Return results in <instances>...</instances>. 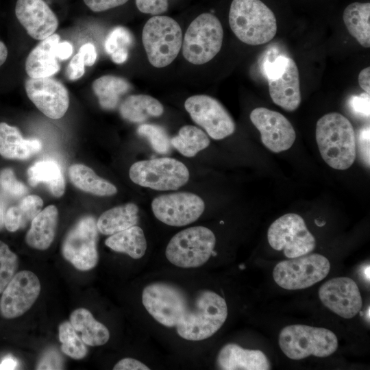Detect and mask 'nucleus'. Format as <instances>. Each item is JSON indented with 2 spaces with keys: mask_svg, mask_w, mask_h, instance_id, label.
Returning a JSON list of instances; mask_svg holds the SVG:
<instances>
[{
  "mask_svg": "<svg viewBox=\"0 0 370 370\" xmlns=\"http://www.w3.org/2000/svg\"><path fill=\"white\" fill-rule=\"evenodd\" d=\"M142 303L157 322L167 328L175 327L177 334L188 341L210 338L227 317L226 301L215 292L199 291L190 301L182 290L166 282L146 286Z\"/></svg>",
  "mask_w": 370,
  "mask_h": 370,
  "instance_id": "1",
  "label": "nucleus"
},
{
  "mask_svg": "<svg viewBox=\"0 0 370 370\" xmlns=\"http://www.w3.org/2000/svg\"><path fill=\"white\" fill-rule=\"evenodd\" d=\"M316 140L321 156L332 168L349 169L356 156V139L351 122L343 114L330 112L316 125Z\"/></svg>",
  "mask_w": 370,
  "mask_h": 370,
  "instance_id": "2",
  "label": "nucleus"
},
{
  "mask_svg": "<svg viewBox=\"0 0 370 370\" xmlns=\"http://www.w3.org/2000/svg\"><path fill=\"white\" fill-rule=\"evenodd\" d=\"M229 24L234 35L249 45L265 44L277 32L274 13L260 0H233Z\"/></svg>",
  "mask_w": 370,
  "mask_h": 370,
  "instance_id": "3",
  "label": "nucleus"
},
{
  "mask_svg": "<svg viewBox=\"0 0 370 370\" xmlns=\"http://www.w3.org/2000/svg\"><path fill=\"white\" fill-rule=\"evenodd\" d=\"M278 343L288 358L297 360L310 356H329L338 345L336 336L331 330L301 324L284 328L279 334Z\"/></svg>",
  "mask_w": 370,
  "mask_h": 370,
  "instance_id": "4",
  "label": "nucleus"
},
{
  "mask_svg": "<svg viewBox=\"0 0 370 370\" xmlns=\"http://www.w3.org/2000/svg\"><path fill=\"white\" fill-rule=\"evenodd\" d=\"M182 40L180 25L167 16H153L143 29L142 40L148 60L156 68L165 67L176 58Z\"/></svg>",
  "mask_w": 370,
  "mask_h": 370,
  "instance_id": "5",
  "label": "nucleus"
},
{
  "mask_svg": "<svg viewBox=\"0 0 370 370\" xmlns=\"http://www.w3.org/2000/svg\"><path fill=\"white\" fill-rule=\"evenodd\" d=\"M223 29L211 13H202L189 25L182 40V54L190 63L199 65L210 61L221 50Z\"/></svg>",
  "mask_w": 370,
  "mask_h": 370,
  "instance_id": "6",
  "label": "nucleus"
},
{
  "mask_svg": "<svg viewBox=\"0 0 370 370\" xmlns=\"http://www.w3.org/2000/svg\"><path fill=\"white\" fill-rule=\"evenodd\" d=\"M216 238L209 228L194 226L175 234L165 251L167 260L181 268H196L204 264L212 256Z\"/></svg>",
  "mask_w": 370,
  "mask_h": 370,
  "instance_id": "7",
  "label": "nucleus"
},
{
  "mask_svg": "<svg viewBox=\"0 0 370 370\" xmlns=\"http://www.w3.org/2000/svg\"><path fill=\"white\" fill-rule=\"evenodd\" d=\"M129 175L139 186L156 190H173L186 184L190 173L182 162L160 158L134 162L130 168Z\"/></svg>",
  "mask_w": 370,
  "mask_h": 370,
  "instance_id": "8",
  "label": "nucleus"
},
{
  "mask_svg": "<svg viewBox=\"0 0 370 370\" xmlns=\"http://www.w3.org/2000/svg\"><path fill=\"white\" fill-rule=\"evenodd\" d=\"M262 70L272 101L286 111L296 110L301 97L299 70L293 59L280 55L272 61L266 60Z\"/></svg>",
  "mask_w": 370,
  "mask_h": 370,
  "instance_id": "9",
  "label": "nucleus"
},
{
  "mask_svg": "<svg viewBox=\"0 0 370 370\" xmlns=\"http://www.w3.org/2000/svg\"><path fill=\"white\" fill-rule=\"evenodd\" d=\"M330 269L327 258L319 254H308L280 262L273 269V277L282 288L299 290L323 280Z\"/></svg>",
  "mask_w": 370,
  "mask_h": 370,
  "instance_id": "10",
  "label": "nucleus"
},
{
  "mask_svg": "<svg viewBox=\"0 0 370 370\" xmlns=\"http://www.w3.org/2000/svg\"><path fill=\"white\" fill-rule=\"evenodd\" d=\"M267 238L273 249L283 251L288 258L306 255L316 245L304 220L295 213H288L276 219L268 230Z\"/></svg>",
  "mask_w": 370,
  "mask_h": 370,
  "instance_id": "11",
  "label": "nucleus"
},
{
  "mask_svg": "<svg viewBox=\"0 0 370 370\" xmlns=\"http://www.w3.org/2000/svg\"><path fill=\"white\" fill-rule=\"evenodd\" d=\"M98 229L92 216L81 218L66 235L62 245L64 258L77 269L88 271L96 267Z\"/></svg>",
  "mask_w": 370,
  "mask_h": 370,
  "instance_id": "12",
  "label": "nucleus"
},
{
  "mask_svg": "<svg viewBox=\"0 0 370 370\" xmlns=\"http://www.w3.org/2000/svg\"><path fill=\"white\" fill-rule=\"evenodd\" d=\"M184 108L193 121L214 140L223 139L235 132L234 119L214 97L206 95L191 96L185 101Z\"/></svg>",
  "mask_w": 370,
  "mask_h": 370,
  "instance_id": "13",
  "label": "nucleus"
},
{
  "mask_svg": "<svg viewBox=\"0 0 370 370\" xmlns=\"http://www.w3.org/2000/svg\"><path fill=\"white\" fill-rule=\"evenodd\" d=\"M204 209V200L190 192L162 195L151 201V210L156 218L170 226L190 224L200 217Z\"/></svg>",
  "mask_w": 370,
  "mask_h": 370,
  "instance_id": "14",
  "label": "nucleus"
},
{
  "mask_svg": "<svg viewBox=\"0 0 370 370\" xmlns=\"http://www.w3.org/2000/svg\"><path fill=\"white\" fill-rule=\"evenodd\" d=\"M40 292L38 277L29 271L14 275L0 299V312L6 319L21 316L34 304Z\"/></svg>",
  "mask_w": 370,
  "mask_h": 370,
  "instance_id": "15",
  "label": "nucleus"
},
{
  "mask_svg": "<svg viewBox=\"0 0 370 370\" xmlns=\"http://www.w3.org/2000/svg\"><path fill=\"white\" fill-rule=\"evenodd\" d=\"M250 120L260 133L264 145L274 153L286 151L293 145L295 131L281 113L260 107L254 109Z\"/></svg>",
  "mask_w": 370,
  "mask_h": 370,
  "instance_id": "16",
  "label": "nucleus"
},
{
  "mask_svg": "<svg viewBox=\"0 0 370 370\" xmlns=\"http://www.w3.org/2000/svg\"><path fill=\"white\" fill-rule=\"evenodd\" d=\"M25 88L28 98L36 107L52 119L62 118L69 106L66 88L56 79L31 78L25 81Z\"/></svg>",
  "mask_w": 370,
  "mask_h": 370,
  "instance_id": "17",
  "label": "nucleus"
},
{
  "mask_svg": "<svg viewBox=\"0 0 370 370\" xmlns=\"http://www.w3.org/2000/svg\"><path fill=\"white\" fill-rule=\"evenodd\" d=\"M323 304L345 319L353 318L362 306L360 292L351 278L338 277L325 282L319 290Z\"/></svg>",
  "mask_w": 370,
  "mask_h": 370,
  "instance_id": "18",
  "label": "nucleus"
},
{
  "mask_svg": "<svg viewBox=\"0 0 370 370\" xmlns=\"http://www.w3.org/2000/svg\"><path fill=\"white\" fill-rule=\"evenodd\" d=\"M15 15L33 38L42 40L53 34L58 27V20L44 0H17Z\"/></svg>",
  "mask_w": 370,
  "mask_h": 370,
  "instance_id": "19",
  "label": "nucleus"
},
{
  "mask_svg": "<svg viewBox=\"0 0 370 370\" xmlns=\"http://www.w3.org/2000/svg\"><path fill=\"white\" fill-rule=\"evenodd\" d=\"M217 366L222 370H269L271 364L260 350L244 349L236 343L225 345L217 358Z\"/></svg>",
  "mask_w": 370,
  "mask_h": 370,
  "instance_id": "20",
  "label": "nucleus"
},
{
  "mask_svg": "<svg viewBox=\"0 0 370 370\" xmlns=\"http://www.w3.org/2000/svg\"><path fill=\"white\" fill-rule=\"evenodd\" d=\"M59 42L60 36L53 34L42 40L29 53L25 71L29 77H49L60 71V66L54 53V47Z\"/></svg>",
  "mask_w": 370,
  "mask_h": 370,
  "instance_id": "21",
  "label": "nucleus"
},
{
  "mask_svg": "<svg viewBox=\"0 0 370 370\" xmlns=\"http://www.w3.org/2000/svg\"><path fill=\"white\" fill-rule=\"evenodd\" d=\"M42 149L36 138H23L19 129L0 123V155L7 159L26 160Z\"/></svg>",
  "mask_w": 370,
  "mask_h": 370,
  "instance_id": "22",
  "label": "nucleus"
},
{
  "mask_svg": "<svg viewBox=\"0 0 370 370\" xmlns=\"http://www.w3.org/2000/svg\"><path fill=\"white\" fill-rule=\"evenodd\" d=\"M58 220V210L54 205L40 211L32 221L25 236L27 244L38 250L49 248L55 238Z\"/></svg>",
  "mask_w": 370,
  "mask_h": 370,
  "instance_id": "23",
  "label": "nucleus"
},
{
  "mask_svg": "<svg viewBox=\"0 0 370 370\" xmlns=\"http://www.w3.org/2000/svg\"><path fill=\"white\" fill-rule=\"evenodd\" d=\"M28 182L32 186L44 183L51 193L60 197L65 190V180L60 165L53 160L35 162L27 170Z\"/></svg>",
  "mask_w": 370,
  "mask_h": 370,
  "instance_id": "24",
  "label": "nucleus"
},
{
  "mask_svg": "<svg viewBox=\"0 0 370 370\" xmlns=\"http://www.w3.org/2000/svg\"><path fill=\"white\" fill-rule=\"evenodd\" d=\"M138 222V207L134 203H127L103 212L97 226L101 234L112 235L136 225Z\"/></svg>",
  "mask_w": 370,
  "mask_h": 370,
  "instance_id": "25",
  "label": "nucleus"
},
{
  "mask_svg": "<svg viewBox=\"0 0 370 370\" xmlns=\"http://www.w3.org/2000/svg\"><path fill=\"white\" fill-rule=\"evenodd\" d=\"M119 111L124 119L132 123H142L150 117L161 116L164 108L154 97L139 94L126 97L121 103Z\"/></svg>",
  "mask_w": 370,
  "mask_h": 370,
  "instance_id": "26",
  "label": "nucleus"
},
{
  "mask_svg": "<svg viewBox=\"0 0 370 370\" xmlns=\"http://www.w3.org/2000/svg\"><path fill=\"white\" fill-rule=\"evenodd\" d=\"M70 322L77 332L82 334L83 342L90 346L106 344L110 338L108 329L97 321L87 309L79 308L70 315Z\"/></svg>",
  "mask_w": 370,
  "mask_h": 370,
  "instance_id": "27",
  "label": "nucleus"
},
{
  "mask_svg": "<svg viewBox=\"0 0 370 370\" xmlns=\"http://www.w3.org/2000/svg\"><path fill=\"white\" fill-rule=\"evenodd\" d=\"M349 33L365 48L370 47V3L354 2L348 5L343 14Z\"/></svg>",
  "mask_w": 370,
  "mask_h": 370,
  "instance_id": "28",
  "label": "nucleus"
},
{
  "mask_svg": "<svg viewBox=\"0 0 370 370\" xmlns=\"http://www.w3.org/2000/svg\"><path fill=\"white\" fill-rule=\"evenodd\" d=\"M69 177L76 188L95 195L111 196L117 193L114 184L98 176L92 169L84 164L71 165L69 169Z\"/></svg>",
  "mask_w": 370,
  "mask_h": 370,
  "instance_id": "29",
  "label": "nucleus"
},
{
  "mask_svg": "<svg viewBox=\"0 0 370 370\" xmlns=\"http://www.w3.org/2000/svg\"><path fill=\"white\" fill-rule=\"evenodd\" d=\"M105 244L113 251L126 254L134 259L141 258L147 250L143 230L137 225L110 235Z\"/></svg>",
  "mask_w": 370,
  "mask_h": 370,
  "instance_id": "30",
  "label": "nucleus"
},
{
  "mask_svg": "<svg viewBox=\"0 0 370 370\" xmlns=\"http://www.w3.org/2000/svg\"><path fill=\"white\" fill-rule=\"evenodd\" d=\"M92 88L101 107L110 110L116 108L121 97L130 90L131 84L124 78L107 75L96 79Z\"/></svg>",
  "mask_w": 370,
  "mask_h": 370,
  "instance_id": "31",
  "label": "nucleus"
},
{
  "mask_svg": "<svg viewBox=\"0 0 370 370\" xmlns=\"http://www.w3.org/2000/svg\"><path fill=\"white\" fill-rule=\"evenodd\" d=\"M42 199L38 195L23 197L20 203L9 208L5 213L4 225L10 232L24 227L41 211Z\"/></svg>",
  "mask_w": 370,
  "mask_h": 370,
  "instance_id": "32",
  "label": "nucleus"
},
{
  "mask_svg": "<svg viewBox=\"0 0 370 370\" xmlns=\"http://www.w3.org/2000/svg\"><path fill=\"white\" fill-rule=\"evenodd\" d=\"M170 142L181 154L188 158L195 156L210 145L207 134L201 129L190 125L182 127L177 135L173 137Z\"/></svg>",
  "mask_w": 370,
  "mask_h": 370,
  "instance_id": "33",
  "label": "nucleus"
},
{
  "mask_svg": "<svg viewBox=\"0 0 370 370\" xmlns=\"http://www.w3.org/2000/svg\"><path fill=\"white\" fill-rule=\"evenodd\" d=\"M59 339L62 343V352L66 356L75 360L82 359L86 356L87 347L71 322L64 321L59 325Z\"/></svg>",
  "mask_w": 370,
  "mask_h": 370,
  "instance_id": "34",
  "label": "nucleus"
},
{
  "mask_svg": "<svg viewBox=\"0 0 370 370\" xmlns=\"http://www.w3.org/2000/svg\"><path fill=\"white\" fill-rule=\"evenodd\" d=\"M138 134L146 138L152 148L159 153H166L170 150L171 142L165 130L154 124H142L137 129Z\"/></svg>",
  "mask_w": 370,
  "mask_h": 370,
  "instance_id": "35",
  "label": "nucleus"
},
{
  "mask_svg": "<svg viewBox=\"0 0 370 370\" xmlns=\"http://www.w3.org/2000/svg\"><path fill=\"white\" fill-rule=\"evenodd\" d=\"M18 267V256L0 241V293L16 274Z\"/></svg>",
  "mask_w": 370,
  "mask_h": 370,
  "instance_id": "36",
  "label": "nucleus"
},
{
  "mask_svg": "<svg viewBox=\"0 0 370 370\" xmlns=\"http://www.w3.org/2000/svg\"><path fill=\"white\" fill-rule=\"evenodd\" d=\"M133 41V36L127 28L116 27L108 34L105 41V49L110 55L117 51L128 50Z\"/></svg>",
  "mask_w": 370,
  "mask_h": 370,
  "instance_id": "37",
  "label": "nucleus"
},
{
  "mask_svg": "<svg viewBox=\"0 0 370 370\" xmlns=\"http://www.w3.org/2000/svg\"><path fill=\"white\" fill-rule=\"evenodd\" d=\"M0 188L5 194L16 199L28 192L27 186L16 179L14 171L9 168L0 171Z\"/></svg>",
  "mask_w": 370,
  "mask_h": 370,
  "instance_id": "38",
  "label": "nucleus"
},
{
  "mask_svg": "<svg viewBox=\"0 0 370 370\" xmlns=\"http://www.w3.org/2000/svg\"><path fill=\"white\" fill-rule=\"evenodd\" d=\"M36 369H62L63 359L60 354L53 348L45 351L36 365Z\"/></svg>",
  "mask_w": 370,
  "mask_h": 370,
  "instance_id": "39",
  "label": "nucleus"
},
{
  "mask_svg": "<svg viewBox=\"0 0 370 370\" xmlns=\"http://www.w3.org/2000/svg\"><path fill=\"white\" fill-rule=\"evenodd\" d=\"M169 0H135L138 10L145 14L154 16L165 12L169 6Z\"/></svg>",
  "mask_w": 370,
  "mask_h": 370,
  "instance_id": "40",
  "label": "nucleus"
},
{
  "mask_svg": "<svg viewBox=\"0 0 370 370\" xmlns=\"http://www.w3.org/2000/svg\"><path fill=\"white\" fill-rule=\"evenodd\" d=\"M352 111L356 115L369 117V94L365 92L352 96L349 101Z\"/></svg>",
  "mask_w": 370,
  "mask_h": 370,
  "instance_id": "41",
  "label": "nucleus"
},
{
  "mask_svg": "<svg viewBox=\"0 0 370 370\" xmlns=\"http://www.w3.org/2000/svg\"><path fill=\"white\" fill-rule=\"evenodd\" d=\"M85 73V64L83 57L78 52L71 60L67 67V76L71 80L79 79Z\"/></svg>",
  "mask_w": 370,
  "mask_h": 370,
  "instance_id": "42",
  "label": "nucleus"
},
{
  "mask_svg": "<svg viewBox=\"0 0 370 370\" xmlns=\"http://www.w3.org/2000/svg\"><path fill=\"white\" fill-rule=\"evenodd\" d=\"M85 5L92 11L99 12L122 5L128 0H83Z\"/></svg>",
  "mask_w": 370,
  "mask_h": 370,
  "instance_id": "43",
  "label": "nucleus"
},
{
  "mask_svg": "<svg viewBox=\"0 0 370 370\" xmlns=\"http://www.w3.org/2000/svg\"><path fill=\"white\" fill-rule=\"evenodd\" d=\"M369 126L361 128L358 133V149L364 162L369 166Z\"/></svg>",
  "mask_w": 370,
  "mask_h": 370,
  "instance_id": "44",
  "label": "nucleus"
},
{
  "mask_svg": "<svg viewBox=\"0 0 370 370\" xmlns=\"http://www.w3.org/2000/svg\"><path fill=\"white\" fill-rule=\"evenodd\" d=\"M114 370H149L142 362L132 358H125L119 360L113 367Z\"/></svg>",
  "mask_w": 370,
  "mask_h": 370,
  "instance_id": "45",
  "label": "nucleus"
},
{
  "mask_svg": "<svg viewBox=\"0 0 370 370\" xmlns=\"http://www.w3.org/2000/svg\"><path fill=\"white\" fill-rule=\"evenodd\" d=\"M79 53L83 57L85 66H90L95 63L97 53L93 44L88 42L83 45L79 48Z\"/></svg>",
  "mask_w": 370,
  "mask_h": 370,
  "instance_id": "46",
  "label": "nucleus"
},
{
  "mask_svg": "<svg viewBox=\"0 0 370 370\" xmlns=\"http://www.w3.org/2000/svg\"><path fill=\"white\" fill-rule=\"evenodd\" d=\"M72 45L66 41L58 42L54 47V53L56 58L64 60L71 57L73 53Z\"/></svg>",
  "mask_w": 370,
  "mask_h": 370,
  "instance_id": "47",
  "label": "nucleus"
},
{
  "mask_svg": "<svg viewBox=\"0 0 370 370\" xmlns=\"http://www.w3.org/2000/svg\"><path fill=\"white\" fill-rule=\"evenodd\" d=\"M358 84L365 91L370 93V68L366 67L362 69L358 75Z\"/></svg>",
  "mask_w": 370,
  "mask_h": 370,
  "instance_id": "48",
  "label": "nucleus"
},
{
  "mask_svg": "<svg viewBox=\"0 0 370 370\" xmlns=\"http://www.w3.org/2000/svg\"><path fill=\"white\" fill-rule=\"evenodd\" d=\"M18 366L17 360L11 356H6L0 363V369H15Z\"/></svg>",
  "mask_w": 370,
  "mask_h": 370,
  "instance_id": "49",
  "label": "nucleus"
},
{
  "mask_svg": "<svg viewBox=\"0 0 370 370\" xmlns=\"http://www.w3.org/2000/svg\"><path fill=\"white\" fill-rule=\"evenodd\" d=\"M112 60L116 64H122L125 62L128 58V50H120L112 53L111 55Z\"/></svg>",
  "mask_w": 370,
  "mask_h": 370,
  "instance_id": "50",
  "label": "nucleus"
},
{
  "mask_svg": "<svg viewBox=\"0 0 370 370\" xmlns=\"http://www.w3.org/2000/svg\"><path fill=\"white\" fill-rule=\"evenodd\" d=\"M6 210V202L5 199L0 195V230L4 225Z\"/></svg>",
  "mask_w": 370,
  "mask_h": 370,
  "instance_id": "51",
  "label": "nucleus"
},
{
  "mask_svg": "<svg viewBox=\"0 0 370 370\" xmlns=\"http://www.w3.org/2000/svg\"><path fill=\"white\" fill-rule=\"evenodd\" d=\"M7 57V47L2 41H0V66L5 62Z\"/></svg>",
  "mask_w": 370,
  "mask_h": 370,
  "instance_id": "52",
  "label": "nucleus"
},
{
  "mask_svg": "<svg viewBox=\"0 0 370 370\" xmlns=\"http://www.w3.org/2000/svg\"><path fill=\"white\" fill-rule=\"evenodd\" d=\"M364 277L366 279V280H368V282H369V264L364 270Z\"/></svg>",
  "mask_w": 370,
  "mask_h": 370,
  "instance_id": "53",
  "label": "nucleus"
},
{
  "mask_svg": "<svg viewBox=\"0 0 370 370\" xmlns=\"http://www.w3.org/2000/svg\"><path fill=\"white\" fill-rule=\"evenodd\" d=\"M314 222H315L316 225L319 226V227L323 226L325 225V222H323V221L319 222L317 219L314 221Z\"/></svg>",
  "mask_w": 370,
  "mask_h": 370,
  "instance_id": "54",
  "label": "nucleus"
},
{
  "mask_svg": "<svg viewBox=\"0 0 370 370\" xmlns=\"http://www.w3.org/2000/svg\"><path fill=\"white\" fill-rule=\"evenodd\" d=\"M368 316V319H369V308H368V312L367 311V317Z\"/></svg>",
  "mask_w": 370,
  "mask_h": 370,
  "instance_id": "55",
  "label": "nucleus"
}]
</instances>
